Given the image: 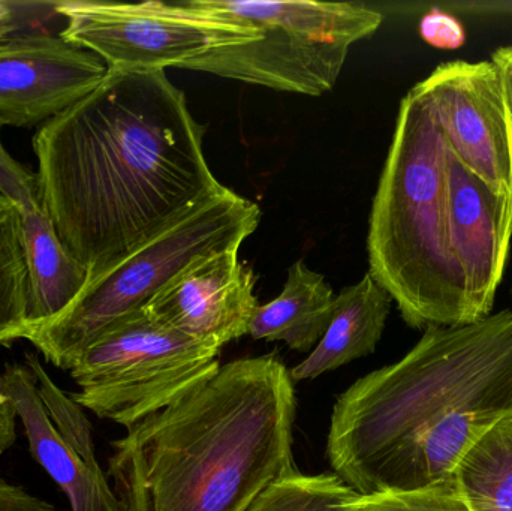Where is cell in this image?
Instances as JSON below:
<instances>
[{"label":"cell","mask_w":512,"mask_h":511,"mask_svg":"<svg viewBox=\"0 0 512 511\" xmlns=\"http://www.w3.org/2000/svg\"><path fill=\"white\" fill-rule=\"evenodd\" d=\"M390 294L367 273L358 284L343 288L334 300L333 315L319 344L289 375L292 381L315 380L375 353L388 315Z\"/></svg>","instance_id":"cell-14"},{"label":"cell","mask_w":512,"mask_h":511,"mask_svg":"<svg viewBox=\"0 0 512 511\" xmlns=\"http://www.w3.org/2000/svg\"><path fill=\"white\" fill-rule=\"evenodd\" d=\"M369 273L414 329L478 321L454 257L447 213V143L424 99L400 102L370 213Z\"/></svg>","instance_id":"cell-4"},{"label":"cell","mask_w":512,"mask_h":511,"mask_svg":"<svg viewBox=\"0 0 512 511\" xmlns=\"http://www.w3.org/2000/svg\"><path fill=\"white\" fill-rule=\"evenodd\" d=\"M0 511H56L51 504L0 479Z\"/></svg>","instance_id":"cell-24"},{"label":"cell","mask_w":512,"mask_h":511,"mask_svg":"<svg viewBox=\"0 0 512 511\" xmlns=\"http://www.w3.org/2000/svg\"><path fill=\"white\" fill-rule=\"evenodd\" d=\"M0 392L23 422L33 459L65 492L72 511H123L99 464H89L54 428L27 366H6Z\"/></svg>","instance_id":"cell-13"},{"label":"cell","mask_w":512,"mask_h":511,"mask_svg":"<svg viewBox=\"0 0 512 511\" xmlns=\"http://www.w3.org/2000/svg\"><path fill=\"white\" fill-rule=\"evenodd\" d=\"M259 221L258 204L224 186L84 288L62 314L32 327L24 339L32 342L48 362L71 371L99 336L143 311L194 261L219 252L239 251L255 233Z\"/></svg>","instance_id":"cell-5"},{"label":"cell","mask_w":512,"mask_h":511,"mask_svg":"<svg viewBox=\"0 0 512 511\" xmlns=\"http://www.w3.org/2000/svg\"><path fill=\"white\" fill-rule=\"evenodd\" d=\"M471 511H512V414L499 420L453 473Z\"/></svg>","instance_id":"cell-17"},{"label":"cell","mask_w":512,"mask_h":511,"mask_svg":"<svg viewBox=\"0 0 512 511\" xmlns=\"http://www.w3.org/2000/svg\"><path fill=\"white\" fill-rule=\"evenodd\" d=\"M221 350L143 311L99 336L71 369L72 399L126 429L165 410L221 369Z\"/></svg>","instance_id":"cell-7"},{"label":"cell","mask_w":512,"mask_h":511,"mask_svg":"<svg viewBox=\"0 0 512 511\" xmlns=\"http://www.w3.org/2000/svg\"><path fill=\"white\" fill-rule=\"evenodd\" d=\"M23 215L24 246L29 273V330L62 314L86 288V267L57 236L42 209Z\"/></svg>","instance_id":"cell-16"},{"label":"cell","mask_w":512,"mask_h":511,"mask_svg":"<svg viewBox=\"0 0 512 511\" xmlns=\"http://www.w3.org/2000/svg\"><path fill=\"white\" fill-rule=\"evenodd\" d=\"M412 89L426 102L448 149L490 188L511 194L510 131L492 60L442 63Z\"/></svg>","instance_id":"cell-9"},{"label":"cell","mask_w":512,"mask_h":511,"mask_svg":"<svg viewBox=\"0 0 512 511\" xmlns=\"http://www.w3.org/2000/svg\"><path fill=\"white\" fill-rule=\"evenodd\" d=\"M201 5L259 30V38L219 48L183 69L207 72L279 92L321 96L339 80L349 48L381 27L361 3L309 0H200Z\"/></svg>","instance_id":"cell-6"},{"label":"cell","mask_w":512,"mask_h":511,"mask_svg":"<svg viewBox=\"0 0 512 511\" xmlns=\"http://www.w3.org/2000/svg\"><path fill=\"white\" fill-rule=\"evenodd\" d=\"M56 14L66 20L60 36L92 51L108 69L165 71L219 50L249 44L259 30L201 5L63 0Z\"/></svg>","instance_id":"cell-8"},{"label":"cell","mask_w":512,"mask_h":511,"mask_svg":"<svg viewBox=\"0 0 512 511\" xmlns=\"http://www.w3.org/2000/svg\"><path fill=\"white\" fill-rule=\"evenodd\" d=\"M185 93L165 71L108 69L98 87L39 126V203L86 267V287L224 185Z\"/></svg>","instance_id":"cell-1"},{"label":"cell","mask_w":512,"mask_h":511,"mask_svg":"<svg viewBox=\"0 0 512 511\" xmlns=\"http://www.w3.org/2000/svg\"><path fill=\"white\" fill-rule=\"evenodd\" d=\"M360 497L336 474L294 473L268 485L246 511H348Z\"/></svg>","instance_id":"cell-19"},{"label":"cell","mask_w":512,"mask_h":511,"mask_svg":"<svg viewBox=\"0 0 512 511\" xmlns=\"http://www.w3.org/2000/svg\"><path fill=\"white\" fill-rule=\"evenodd\" d=\"M3 126L6 125L0 117V195L26 212L41 209L38 177L6 152L2 143Z\"/></svg>","instance_id":"cell-22"},{"label":"cell","mask_w":512,"mask_h":511,"mask_svg":"<svg viewBox=\"0 0 512 511\" xmlns=\"http://www.w3.org/2000/svg\"><path fill=\"white\" fill-rule=\"evenodd\" d=\"M26 366L35 378L36 390L54 428L89 464L98 465L93 444L92 426L83 407L65 395L48 377L36 354H27Z\"/></svg>","instance_id":"cell-20"},{"label":"cell","mask_w":512,"mask_h":511,"mask_svg":"<svg viewBox=\"0 0 512 511\" xmlns=\"http://www.w3.org/2000/svg\"><path fill=\"white\" fill-rule=\"evenodd\" d=\"M26 5L27 3L0 2V38L12 30L11 24H14Z\"/></svg>","instance_id":"cell-27"},{"label":"cell","mask_w":512,"mask_h":511,"mask_svg":"<svg viewBox=\"0 0 512 511\" xmlns=\"http://www.w3.org/2000/svg\"><path fill=\"white\" fill-rule=\"evenodd\" d=\"M348 511H471L453 476L433 485L360 495Z\"/></svg>","instance_id":"cell-21"},{"label":"cell","mask_w":512,"mask_h":511,"mask_svg":"<svg viewBox=\"0 0 512 511\" xmlns=\"http://www.w3.org/2000/svg\"><path fill=\"white\" fill-rule=\"evenodd\" d=\"M254 287L255 275L239 251L219 252L186 267L144 309L165 326L222 350L249 335L258 308Z\"/></svg>","instance_id":"cell-12"},{"label":"cell","mask_w":512,"mask_h":511,"mask_svg":"<svg viewBox=\"0 0 512 511\" xmlns=\"http://www.w3.org/2000/svg\"><path fill=\"white\" fill-rule=\"evenodd\" d=\"M512 414V311L427 327L399 362L339 396L327 456L360 495L453 476L466 452Z\"/></svg>","instance_id":"cell-2"},{"label":"cell","mask_w":512,"mask_h":511,"mask_svg":"<svg viewBox=\"0 0 512 511\" xmlns=\"http://www.w3.org/2000/svg\"><path fill=\"white\" fill-rule=\"evenodd\" d=\"M294 423L283 363H228L114 441V494L123 511H246L274 480L297 473Z\"/></svg>","instance_id":"cell-3"},{"label":"cell","mask_w":512,"mask_h":511,"mask_svg":"<svg viewBox=\"0 0 512 511\" xmlns=\"http://www.w3.org/2000/svg\"><path fill=\"white\" fill-rule=\"evenodd\" d=\"M493 65L496 66L501 78L502 92H504L505 111H507L508 131H510L511 159H512V44L499 47L492 56ZM512 197V182H511Z\"/></svg>","instance_id":"cell-25"},{"label":"cell","mask_w":512,"mask_h":511,"mask_svg":"<svg viewBox=\"0 0 512 511\" xmlns=\"http://www.w3.org/2000/svg\"><path fill=\"white\" fill-rule=\"evenodd\" d=\"M334 300L324 276L310 270L304 261H297L289 267L282 293L255 309L249 335L256 341L285 342L291 350L306 353L324 336Z\"/></svg>","instance_id":"cell-15"},{"label":"cell","mask_w":512,"mask_h":511,"mask_svg":"<svg viewBox=\"0 0 512 511\" xmlns=\"http://www.w3.org/2000/svg\"><path fill=\"white\" fill-rule=\"evenodd\" d=\"M108 66L60 35L35 32L0 39V117L35 128L96 89Z\"/></svg>","instance_id":"cell-10"},{"label":"cell","mask_w":512,"mask_h":511,"mask_svg":"<svg viewBox=\"0 0 512 511\" xmlns=\"http://www.w3.org/2000/svg\"><path fill=\"white\" fill-rule=\"evenodd\" d=\"M420 35L438 50H457L466 42V30L459 18L442 9H432L420 21Z\"/></svg>","instance_id":"cell-23"},{"label":"cell","mask_w":512,"mask_h":511,"mask_svg":"<svg viewBox=\"0 0 512 511\" xmlns=\"http://www.w3.org/2000/svg\"><path fill=\"white\" fill-rule=\"evenodd\" d=\"M29 273L21 209L0 195V345L26 338Z\"/></svg>","instance_id":"cell-18"},{"label":"cell","mask_w":512,"mask_h":511,"mask_svg":"<svg viewBox=\"0 0 512 511\" xmlns=\"http://www.w3.org/2000/svg\"><path fill=\"white\" fill-rule=\"evenodd\" d=\"M15 420H17V413L8 399V402L0 405V453H5L15 443L17 438Z\"/></svg>","instance_id":"cell-26"},{"label":"cell","mask_w":512,"mask_h":511,"mask_svg":"<svg viewBox=\"0 0 512 511\" xmlns=\"http://www.w3.org/2000/svg\"><path fill=\"white\" fill-rule=\"evenodd\" d=\"M447 213L469 303L475 318L483 320L492 314L510 255L512 197L490 188L448 146Z\"/></svg>","instance_id":"cell-11"},{"label":"cell","mask_w":512,"mask_h":511,"mask_svg":"<svg viewBox=\"0 0 512 511\" xmlns=\"http://www.w3.org/2000/svg\"><path fill=\"white\" fill-rule=\"evenodd\" d=\"M0 39H2V38H0Z\"/></svg>","instance_id":"cell-28"}]
</instances>
